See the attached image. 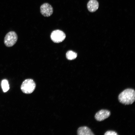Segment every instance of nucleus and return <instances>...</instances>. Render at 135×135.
<instances>
[{"instance_id": "1", "label": "nucleus", "mask_w": 135, "mask_h": 135, "mask_svg": "<svg viewBox=\"0 0 135 135\" xmlns=\"http://www.w3.org/2000/svg\"><path fill=\"white\" fill-rule=\"evenodd\" d=\"M118 99L121 103L125 105L132 104L135 100V91L131 88L126 89L118 95Z\"/></svg>"}, {"instance_id": "2", "label": "nucleus", "mask_w": 135, "mask_h": 135, "mask_svg": "<svg viewBox=\"0 0 135 135\" xmlns=\"http://www.w3.org/2000/svg\"><path fill=\"white\" fill-rule=\"evenodd\" d=\"M36 87V83L33 80L28 78L22 82L20 86V89L24 93L30 94L34 90Z\"/></svg>"}, {"instance_id": "3", "label": "nucleus", "mask_w": 135, "mask_h": 135, "mask_svg": "<svg viewBox=\"0 0 135 135\" xmlns=\"http://www.w3.org/2000/svg\"><path fill=\"white\" fill-rule=\"evenodd\" d=\"M18 39L17 35L15 32L10 31L6 34L4 37V44L7 47H11L16 44Z\"/></svg>"}, {"instance_id": "4", "label": "nucleus", "mask_w": 135, "mask_h": 135, "mask_svg": "<svg viewBox=\"0 0 135 135\" xmlns=\"http://www.w3.org/2000/svg\"><path fill=\"white\" fill-rule=\"evenodd\" d=\"M66 37L65 33L62 31L58 30L53 31L50 35L52 40L54 42L57 43L62 42Z\"/></svg>"}, {"instance_id": "5", "label": "nucleus", "mask_w": 135, "mask_h": 135, "mask_svg": "<svg viewBox=\"0 0 135 135\" xmlns=\"http://www.w3.org/2000/svg\"><path fill=\"white\" fill-rule=\"evenodd\" d=\"M40 12L45 17L50 16L53 12V8L49 4L46 3L42 4L40 7Z\"/></svg>"}, {"instance_id": "6", "label": "nucleus", "mask_w": 135, "mask_h": 135, "mask_svg": "<svg viewBox=\"0 0 135 135\" xmlns=\"http://www.w3.org/2000/svg\"><path fill=\"white\" fill-rule=\"evenodd\" d=\"M110 112L107 110L102 109L99 110L95 114V119L98 121H103L110 116Z\"/></svg>"}, {"instance_id": "7", "label": "nucleus", "mask_w": 135, "mask_h": 135, "mask_svg": "<svg viewBox=\"0 0 135 135\" xmlns=\"http://www.w3.org/2000/svg\"><path fill=\"white\" fill-rule=\"evenodd\" d=\"M99 3L96 0H90L87 4V8L88 10L91 12L96 11L99 7Z\"/></svg>"}, {"instance_id": "8", "label": "nucleus", "mask_w": 135, "mask_h": 135, "mask_svg": "<svg viewBox=\"0 0 135 135\" xmlns=\"http://www.w3.org/2000/svg\"><path fill=\"white\" fill-rule=\"evenodd\" d=\"M77 134L78 135H94L91 129L86 126L79 127L78 129Z\"/></svg>"}, {"instance_id": "9", "label": "nucleus", "mask_w": 135, "mask_h": 135, "mask_svg": "<svg viewBox=\"0 0 135 135\" xmlns=\"http://www.w3.org/2000/svg\"><path fill=\"white\" fill-rule=\"evenodd\" d=\"M77 56V54L72 50L68 51L66 54V58L69 60H74L76 58Z\"/></svg>"}, {"instance_id": "10", "label": "nucleus", "mask_w": 135, "mask_h": 135, "mask_svg": "<svg viewBox=\"0 0 135 135\" xmlns=\"http://www.w3.org/2000/svg\"><path fill=\"white\" fill-rule=\"evenodd\" d=\"M1 86L4 92H7L9 89V86L8 81L6 80H4L2 81Z\"/></svg>"}, {"instance_id": "11", "label": "nucleus", "mask_w": 135, "mask_h": 135, "mask_svg": "<svg viewBox=\"0 0 135 135\" xmlns=\"http://www.w3.org/2000/svg\"><path fill=\"white\" fill-rule=\"evenodd\" d=\"M104 135H118V134L116 132L113 130H108L105 132Z\"/></svg>"}]
</instances>
